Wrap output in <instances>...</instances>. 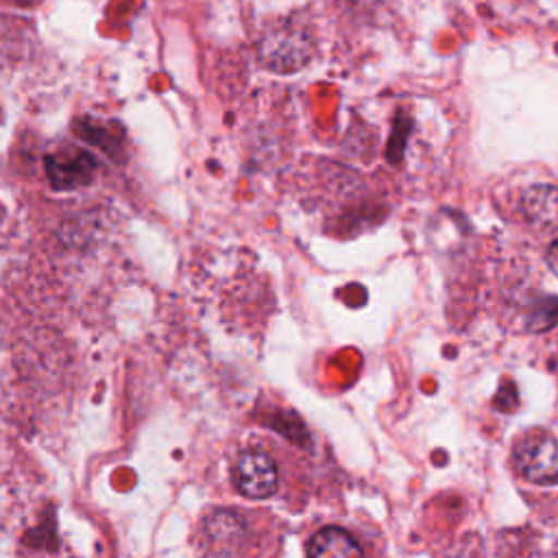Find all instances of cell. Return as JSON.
<instances>
[{
	"label": "cell",
	"instance_id": "cell-8",
	"mask_svg": "<svg viewBox=\"0 0 558 558\" xmlns=\"http://www.w3.org/2000/svg\"><path fill=\"white\" fill-rule=\"evenodd\" d=\"M545 262L549 266V270L558 277V240H554L545 253Z\"/></svg>",
	"mask_w": 558,
	"mask_h": 558
},
{
	"label": "cell",
	"instance_id": "cell-1",
	"mask_svg": "<svg viewBox=\"0 0 558 558\" xmlns=\"http://www.w3.org/2000/svg\"><path fill=\"white\" fill-rule=\"evenodd\" d=\"M312 41L294 24H279L264 33L257 44L259 61L275 72H296L312 59Z\"/></svg>",
	"mask_w": 558,
	"mask_h": 558
},
{
	"label": "cell",
	"instance_id": "cell-6",
	"mask_svg": "<svg viewBox=\"0 0 558 558\" xmlns=\"http://www.w3.org/2000/svg\"><path fill=\"white\" fill-rule=\"evenodd\" d=\"M521 209L525 220L538 229L558 227V185L534 183L523 190Z\"/></svg>",
	"mask_w": 558,
	"mask_h": 558
},
{
	"label": "cell",
	"instance_id": "cell-4",
	"mask_svg": "<svg viewBox=\"0 0 558 558\" xmlns=\"http://www.w3.org/2000/svg\"><path fill=\"white\" fill-rule=\"evenodd\" d=\"M233 484L251 499H266L277 490L275 460L259 449H244L233 462Z\"/></svg>",
	"mask_w": 558,
	"mask_h": 558
},
{
	"label": "cell",
	"instance_id": "cell-7",
	"mask_svg": "<svg viewBox=\"0 0 558 558\" xmlns=\"http://www.w3.org/2000/svg\"><path fill=\"white\" fill-rule=\"evenodd\" d=\"M307 558H364V551L347 530L327 525L310 538Z\"/></svg>",
	"mask_w": 558,
	"mask_h": 558
},
{
	"label": "cell",
	"instance_id": "cell-5",
	"mask_svg": "<svg viewBox=\"0 0 558 558\" xmlns=\"http://www.w3.org/2000/svg\"><path fill=\"white\" fill-rule=\"evenodd\" d=\"M72 131L87 144L100 148L109 159H124L126 133L118 120H100L94 116H81L74 120Z\"/></svg>",
	"mask_w": 558,
	"mask_h": 558
},
{
	"label": "cell",
	"instance_id": "cell-3",
	"mask_svg": "<svg viewBox=\"0 0 558 558\" xmlns=\"http://www.w3.org/2000/svg\"><path fill=\"white\" fill-rule=\"evenodd\" d=\"M44 168H46L48 183L54 190L70 192V190L89 185L94 181L98 163L89 150L76 148V146H63L44 159Z\"/></svg>",
	"mask_w": 558,
	"mask_h": 558
},
{
	"label": "cell",
	"instance_id": "cell-9",
	"mask_svg": "<svg viewBox=\"0 0 558 558\" xmlns=\"http://www.w3.org/2000/svg\"><path fill=\"white\" fill-rule=\"evenodd\" d=\"M2 218H4V209H2V205H0V222H2Z\"/></svg>",
	"mask_w": 558,
	"mask_h": 558
},
{
	"label": "cell",
	"instance_id": "cell-2",
	"mask_svg": "<svg viewBox=\"0 0 558 558\" xmlns=\"http://www.w3.org/2000/svg\"><path fill=\"white\" fill-rule=\"evenodd\" d=\"M514 466L532 484L558 482V438L547 434L525 436L514 445Z\"/></svg>",
	"mask_w": 558,
	"mask_h": 558
},
{
	"label": "cell",
	"instance_id": "cell-10",
	"mask_svg": "<svg viewBox=\"0 0 558 558\" xmlns=\"http://www.w3.org/2000/svg\"><path fill=\"white\" fill-rule=\"evenodd\" d=\"M0 116H2V109H0Z\"/></svg>",
	"mask_w": 558,
	"mask_h": 558
}]
</instances>
